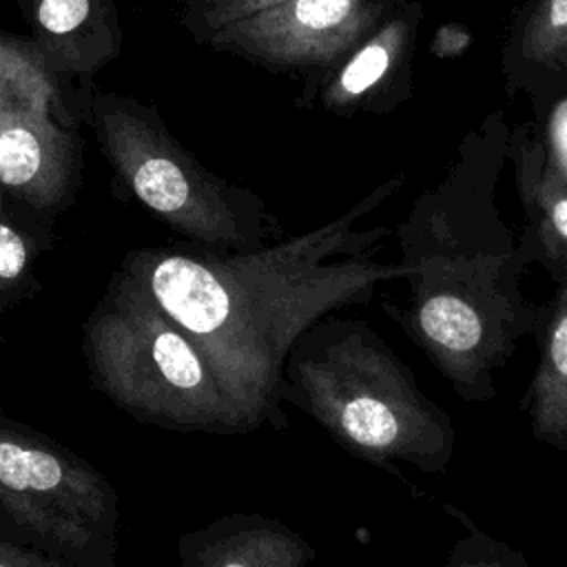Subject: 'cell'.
<instances>
[{"label": "cell", "instance_id": "cell-1", "mask_svg": "<svg viewBox=\"0 0 567 567\" xmlns=\"http://www.w3.org/2000/svg\"><path fill=\"white\" fill-rule=\"evenodd\" d=\"M399 186L394 177L337 219L264 248H140L120 270L197 341L248 430L284 427V363L295 339L317 319L365 303L381 284L405 277L403 264L370 257L388 228H357Z\"/></svg>", "mask_w": 567, "mask_h": 567}, {"label": "cell", "instance_id": "cell-2", "mask_svg": "<svg viewBox=\"0 0 567 567\" xmlns=\"http://www.w3.org/2000/svg\"><path fill=\"white\" fill-rule=\"evenodd\" d=\"M410 301L385 312L470 403L496 396L494 372L534 334L543 306L520 290L529 257L492 210L421 202L399 228Z\"/></svg>", "mask_w": 567, "mask_h": 567}, {"label": "cell", "instance_id": "cell-3", "mask_svg": "<svg viewBox=\"0 0 567 567\" xmlns=\"http://www.w3.org/2000/svg\"><path fill=\"white\" fill-rule=\"evenodd\" d=\"M284 381L286 401L352 456L385 470L394 461L447 470L456 441L450 414L368 321L334 312L317 319L288 350Z\"/></svg>", "mask_w": 567, "mask_h": 567}, {"label": "cell", "instance_id": "cell-4", "mask_svg": "<svg viewBox=\"0 0 567 567\" xmlns=\"http://www.w3.org/2000/svg\"><path fill=\"white\" fill-rule=\"evenodd\" d=\"M91 383L133 419L175 432H250L197 341L117 270L82 328Z\"/></svg>", "mask_w": 567, "mask_h": 567}, {"label": "cell", "instance_id": "cell-5", "mask_svg": "<svg viewBox=\"0 0 567 567\" xmlns=\"http://www.w3.org/2000/svg\"><path fill=\"white\" fill-rule=\"evenodd\" d=\"M91 120L115 173L135 199L175 233L219 252L268 246L272 219L264 202L206 171L151 106L115 93H95Z\"/></svg>", "mask_w": 567, "mask_h": 567}, {"label": "cell", "instance_id": "cell-6", "mask_svg": "<svg viewBox=\"0 0 567 567\" xmlns=\"http://www.w3.org/2000/svg\"><path fill=\"white\" fill-rule=\"evenodd\" d=\"M0 520L71 567H120V498L51 436L0 414Z\"/></svg>", "mask_w": 567, "mask_h": 567}, {"label": "cell", "instance_id": "cell-7", "mask_svg": "<svg viewBox=\"0 0 567 567\" xmlns=\"http://www.w3.org/2000/svg\"><path fill=\"white\" fill-rule=\"evenodd\" d=\"M75 146L53 69L42 53L0 31V190L35 210L71 195Z\"/></svg>", "mask_w": 567, "mask_h": 567}, {"label": "cell", "instance_id": "cell-8", "mask_svg": "<svg viewBox=\"0 0 567 567\" xmlns=\"http://www.w3.org/2000/svg\"><path fill=\"white\" fill-rule=\"evenodd\" d=\"M390 0H268L202 35L204 42L270 66L343 62L385 18Z\"/></svg>", "mask_w": 567, "mask_h": 567}, {"label": "cell", "instance_id": "cell-9", "mask_svg": "<svg viewBox=\"0 0 567 567\" xmlns=\"http://www.w3.org/2000/svg\"><path fill=\"white\" fill-rule=\"evenodd\" d=\"M179 567H308L312 545L277 518L226 514L177 540Z\"/></svg>", "mask_w": 567, "mask_h": 567}, {"label": "cell", "instance_id": "cell-10", "mask_svg": "<svg viewBox=\"0 0 567 567\" xmlns=\"http://www.w3.org/2000/svg\"><path fill=\"white\" fill-rule=\"evenodd\" d=\"M516 188L527 213L523 248L551 279L567 272V177L547 157L545 142L518 128L512 137Z\"/></svg>", "mask_w": 567, "mask_h": 567}, {"label": "cell", "instance_id": "cell-11", "mask_svg": "<svg viewBox=\"0 0 567 567\" xmlns=\"http://www.w3.org/2000/svg\"><path fill=\"white\" fill-rule=\"evenodd\" d=\"M35 49L53 71L93 73L120 51L117 13L109 0H24Z\"/></svg>", "mask_w": 567, "mask_h": 567}, {"label": "cell", "instance_id": "cell-12", "mask_svg": "<svg viewBox=\"0 0 567 567\" xmlns=\"http://www.w3.org/2000/svg\"><path fill=\"white\" fill-rule=\"evenodd\" d=\"M419 4H408L401 13L385 18L343 62L323 89V106L334 113H352L374 95L390 89L399 71L412 55Z\"/></svg>", "mask_w": 567, "mask_h": 567}, {"label": "cell", "instance_id": "cell-13", "mask_svg": "<svg viewBox=\"0 0 567 567\" xmlns=\"http://www.w3.org/2000/svg\"><path fill=\"white\" fill-rule=\"evenodd\" d=\"M554 281L556 292L543 303V317L534 332L540 346V361L523 408L529 416L532 436L567 452V272Z\"/></svg>", "mask_w": 567, "mask_h": 567}, {"label": "cell", "instance_id": "cell-14", "mask_svg": "<svg viewBox=\"0 0 567 567\" xmlns=\"http://www.w3.org/2000/svg\"><path fill=\"white\" fill-rule=\"evenodd\" d=\"M567 62V0H525L512 24L503 66L516 91L532 75H558Z\"/></svg>", "mask_w": 567, "mask_h": 567}, {"label": "cell", "instance_id": "cell-15", "mask_svg": "<svg viewBox=\"0 0 567 567\" xmlns=\"http://www.w3.org/2000/svg\"><path fill=\"white\" fill-rule=\"evenodd\" d=\"M465 525L467 534L454 543L441 567H529L525 556L505 540L485 534L472 523Z\"/></svg>", "mask_w": 567, "mask_h": 567}, {"label": "cell", "instance_id": "cell-16", "mask_svg": "<svg viewBox=\"0 0 567 567\" xmlns=\"http://www.w3.org/2000/svg\"><path fill=\"white\" fill-rule=\"evenodd\" d=\"M31 248L27 239L0 219V306H7L29 292Z\"/></svg>", "mask_w": 567, "mask_h": 567}, {"label": "cell", "instance_id": "cell-17", "mask_svg": "<svg viewBox=\"0 0 567 567\" xmlns=\"http://www.w3.org/2000/svg\"><path fill=\"white\" fill-rule=\"evenodd\" d=\"M268 0H195L188 11V27L202 38L210 29L237 20Z\"/></svg>", "mask_w": 567, "mask_h": 567}, {"label": "cell", "instance_id": "cell-18", "mask_svg": "<svg viewBox=\"0 0 567 567\" xmlns=\"http://www.w3.org/2000/svg\"><path fill=\"white\" fill-rule=\"evenodd\" d=\"M0 567H71L31 545L0 536Z\"/></svg>", "mask_w": 567, "mask_h": 567}, {"label": "cell", "instance_id": "cell-19", "mask_svg": "<svg viewBox=\"0 0 567 567\" xmlns=\"http://www.w3.org/2000/svg\"><path fill=\"white\" fill-rule=\"evenodd\" d=\"M547 157L567 177V102L558 104L547 122Z\"/></svg>", "mask_w": 567, "mask_h": 567}, {"label": "cell", "instance_id": "cell-20", "mask_svg": "<svg viewBox=\"0 0 567 567\" xmlns=\"http://www.w3.org/2000/svg\"><path fill=\"white\" fill-rule=\"evenodd\" d=\"M470 31L458 22H447L436 29L432 38V53L436 58H458L470 47Z\"/></svg>", "mask_w": 567, "mask_h": 567}, {"label": "cell", "instance_id": "cell-21", "mask_svg": "<svg viewBox=\"0 0 567 567\" xmlns=\"http://www.w3.org/2000/svg\"><path fill=\"white\" fill-rule=\"evenodd\" d=\"M556 78H560V80H563V82H565V84H567V62H565V64H563V69H560V73H558V75H556Z\"/></svg>", "mask_w": 567, "mask_h": 567}]
</instances>
